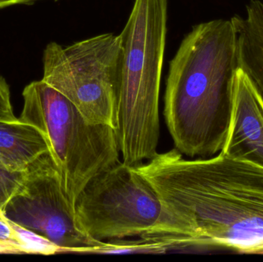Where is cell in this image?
I'll list each match as a JSON object with an SVG mask.
<instances>
[{"mask_svg":"<svg viewBox=\"0 0 263 262\" xmlns=\"http://www.w3.org/2000/svg\"><path fill=\"white\" fill-rule=\"evenodd\" d=\"M156 191L172 249L263 255V168L225 152L184 158L177 149L134 166Z\"/></svg>","mask_w":263,"mask_h":262,"instance_id":"1","label":"cell"},{"mask_svg":"<svg viewBox=\"0 0 263 262\" xmlns=\"http://www.w3.org/2000/svg\"><path fill=\"white\" fill-rule=\"evenodd\" d=\"M222 152L263 168V97L239 66L232 81L230 120Z\"/></svg>","mask_w":263,"mask_h":262,"instance_id":"8","label":"cell"},{"mask_svg":"<svg viewBox=\"0 0 263 262\" xmlns=\"http://www.w3.org/2000/svg\"><path fill=\"white\" fill-rule=\"evenodd\" d=\"M79 227L100 241L160 235L166 215L149 183L134 166L120 162L92 178L76 201Z\"/></svg>","mask_w":263,"mask_h":262,"instance_id":"6","label":"cell"},{"mask_svg":"<svg viewBox=\"0 0 263 262\" xmlns=\"http://www.w3.org/2000/svg\"><path fill=\"white\" fill-rule=\"evenodd\" d=\"M236 34L237 65L263 97V1L251 0L243 15L231 18Z\"/></svg>","mask_w":263,"mask_h":262,"instance_id":"9","label":"cell"},{"mask_svg":"<svg viewBox=\"0 0 263 262\" xmlns=\"http://www.w3.org/2000/svg\"><path fill=\"white\" fill-rule=\"evenodd\" d=\"M17 119L14 115L9 85L0 75V121L12 123Z\"/></svg>","mask_w":263,"mask_h":262,"instance_id":"13","label":"cell"},{"mask_svg":"<svg viewBox=\"0 0 263 262\" xmlns=\"http://www.w3.org/2000/svg\"><path fill=\"white\" fill-rule=\"evenodd\" d=\"M9 221L16 233L23 253L40 254L45 255L61 253L60 248L47 238L32 231L28 230L12 221Z\"/></svg>","mask_w":263,"mask_h":262,"instance_id":"11","label":"cell"},{"mask_svg":"<svg viewBox=\"0 0 263 262\" xmlns=\"http://www.w3.org/2000/svg\"><path fill=\"white\" fill-rule=\"evenodd\" d=\"M2 212L9 221L57 245L61 253L93 254L106 243L79 227L49 151L28 166L21 186Z\"/></svg>","mask_w":263,"mask_h":262,"instance_id":"7","label":"cell"},{"mask_svg":"<svg viewBox=\"0 0 263 262\" xmlns=\"http://www.w3.org/2000/svg\"><path fill=\"white\" fill-rule=\"evenodd\" d=\"M49 151L46 138L36 128L18 119L0 121V155L14 170L23 172Z\"/></svg>","mask_w":263,"mask_h":262,"instance_id":"10","label":"cell"},{"mask_svg":"<svg viewBox=\"0 0 263 262\" xmlns=\"http://www.w3.org/2000/svg\"><path fill=\"white\" fill-rule=\"evenodd\" d=\"M0 254H21L17 248L0 241Z\"/></svg>","mask_w":263,"mask_h":262,"instance_id":"15","label":"cell"},{"mask_svg":"<svg viewBox=\"0 0 263 262\" xmlns=\"http://www.w3.org/2000/svg\"><path fill=\"white\" fill-rule=\"evenodd\" d=\"M23 97L18 120L44 135L66 198L74 209L88 183L120 163L117 131L86 121L68 98L43 79L27 85Z\"/></svg>","mask_w":263,"mask_h":262,"instance_id":"4","label":"cell"},{"mask_svg":"<svg viewBox=\"0 0 263 262\" xmlns=\"http://www.w3.org/2000/svg\"><path fill=\"white\" fill-rule=\"evenodd\" d=\"M25 171L14 170L0 155V211L4 209L20 189L24 179Z\"/></svg>","mask_w":263,"mask_h":262,"instance_id":"12","label":"cell"},{"mask_svg":"<svg viewBox=\"0 0 263 262\" xmlns=\"http://www.w3.org/2000/svg\"><path fill=\"white\" fill-rule=\"evenodd\" d=\"M237 67L231 18L199 23L182 39L170 62L164 98L165 123L182 155L206 158L222 151Z\"/></svg>","mask_w":263,"mask_h":262,"instance_id":"2","label":"cell"},{"mask_svg":"<svg viewBox=\"0 0 263 262\" xmlns=\"http://www.w3.org/2000/svg\"><path fill=\"white\" fill-rule=\"evenodd\" d=\"M168 0H135L120 34L122 58L117 138L123 163L153 158L159 138V101Z\"/></svg>","mask_w":263,"mask_h":262,"instance_id":"3","label":"cell"},{"mask_svg":"<svg viewBox=\"0 0 263 262\" xmlns=\"http://www.w3.org/2000/svg\"><path fill=\"white\" fill-rule=\"evenodd\" d=\"M122 47L120 35L102 34L43 52L45 83L69 100L86 121L117 131Z\"/></svg>","mask_w":263,"mask_h":262,"instance_id":"5","label":"cell"},{"mask_svg":"<svg viewBox=\"0 0 263 262\" xmlns=\"http://www.w3.org/2000/svg\"><path fill=\"white\" fill-rule=\"evenodd\" d=\"M38 0H0V9L9 7L14 5L32 4Z\"/></svg>","mask_w":263,"mask_h":262,"instance_id":"14","label":"cell"}]
</instances>
